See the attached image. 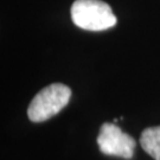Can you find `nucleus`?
<instances>
[{
  "label": "nucleus",
  "instance_id": "f257e3e1",
  "mask_svg": "<svg viewBox=\"0 0 160 160\" xmlns=\"http://www.w3.org/2000/svg\"><path fill=\"white\" fill-rule=\"evenodd\" d=\"M71 19L87 31H103L116 24L112 7L101 0H76L71 6Z\"/></svg>",
  "mask_w": 160,
  "mask_h": 160
},
{
  "label": "nucleus",
  "instance_id": "f03ea898",
  "mask_svg": "<svg viewBox=\"0 0 160 160\" xmlns=\"http://www.w3.org/2000/svg\"><path fill=\"white\" fill-rule=\"evenodd\" d=\"M71 97V89L63 83H52L43 88L33 97L28 108V116L32 122H43L58 114Z\"/></svg>",
  "mask_w": 160,
  "mask_h": 160
},
{
  "label": "nucleus",
  "instance_id": "7ed1b4c3",
  "mask_svg": "<svg viewBox=\"0 0 160 160\" xmlns=\"http://www.w3.org/2000/svg\"><path fill=\"white\" fill-rule=\"evenodd\" d=\"M97 145L103 154L132 159L137 142L134 138L123 133L115 123L104 122L100 128Z\"/></svg>",
  "mask_w": 160,
  "mask_h": 160
},
{
  "label": "nucleus",
  "instance_id": "20e7f679",
  "mask_svg": "<svg viewBox=\"0 0 160 160\" xmlns=\"http://www.w3.org/2000/svg\"><path fill=\"white\" fill-rule=\"evenodd\" d=\"M139 141L147 154L154 160H160V126L143 129Z\"/></svg>",
  "mask_w": 160,
  "mask_h": 160
}]
</instances>
